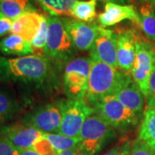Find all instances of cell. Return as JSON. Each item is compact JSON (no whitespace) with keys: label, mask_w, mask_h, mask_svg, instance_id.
<instances>
[{"label":"cell","mask_w":155,"mask_h":155,"mask_svg":"<svg viewBox=\"0 0 155 155\" xmlns=\"http://www.w3.org/2000/svg\"><path fill=\"white\" fill-rule=\"evenodd\" d=\"M131 77V73L119 71L118 68L108 64L91 60L88 88L84 99L91 106L107 96L116 94Z\"/></svg>","instance_id":"6da1fadb"},{"label":"cell","mask_w":155,"mask_h":155,"mask_svg":"<svg viewBox=\"0 0 155 155\" xmlns=\"http://www.w3.org/2000/svg\"><path fill=\"white\" fill-rule=\"evenodd\" d=\"M50 67L43 56H21L17 58H0V77L22 81L41 82L48 77Z\"/></svg>","instance_id":"7a4b0ae2"},{"label":"cell","mask_w":155,"mask_h":155,"mask_svg":"<svg viewBox=\"0 0 155 155\" xmlns=\"http://www.w3.org/2000/svg\"><path fill=\"white\" fill-rule=\"evenodd\" d=\"M114 135V128L97 114L86 119L79 134L82 155H95Z\"/></svg>","instance_id":"3957f363"},{"label":"cell","mask_w":155,"mask_h":155,"mask_svg":"<svg viewBox=\"0 0 155 155\" xmlns=\"http://www.w3.org/2000/svg\"><path fill=\"white\" fill-rule=\"evenodd\" d=\"M91 107L95 110L96 114L116 129H127L134 127L140 118L136 113L123 105L115 94L100 99Z\"/></svg>","instance_id":"277c9868"},{"label":"cell","mask_w":155,"mask_h":155,"mask_svg":"<svg viewBox=\"0 0 155 155\" xmlns=\"http://www.w3.org/2000/svg\"><path fill=\"white\" fill-rule=\"evenodd\" d=\"M95 110L85 99L62 101V119L58 134L73 138H79L84 123Z\"/></svg>","instance_id":"5b68a950"},{"label":"cell","mask_w":155,"mask_h":155,"mask_svg":"<svg viewBox=\"0 0 155 155\" xmlns=\"http://www.w3.org/2000/svg\"><path fill=\"white\" fill-rule=\"evenodd\" d=\"M91 67V59L78 58L70 61L64 72L65 92L71 99H84Z\"/></svg>","instance_id":"8992f818"},{"label":"cell","mask_w":155,"mask_h":155,"mask_svg":"<svg viewBox=\"0 0 155 155\" xmlns=\"http://www.w3.org/2000/svg\"><path fill=\"white\" fill-rule=\"evenodd\" d=\"M155 59V48L144 41L136 39V54L131 75L145 97L148 94L149 78Z\"/></svg>","instance_id":"52a82bcc"},{"label":"cell","mask_w":155,"mask_h":155,"mask_svg":"<svg viewBox=\"0 0 155 155\" xmlns=\"http://www.w3.org/2000/svg\"><path fill=\"white\" fill-rule=\"evenodd\" d=\"M72 45L63 21L59 17H48L44 54L53 59H62L71 53Z\"/></svg>","instance_id":"ba28073f"},{"label":"cell","mask_w":155,"mask_h":155,"mask_svg":"<svg viewBox=\"0 0 155 155\" xmlns=\"http://www.w3.org/2000/svg\"><path fill=\"white\" fill-rule=\"evenodd\" d=\"M91 57L92 61L119 68L117 64V34L100 26L98 35L91 48Z\"/></svg>","instance_id":"9c48e42d"},{"label":"cell","mask_w":155,"mask_h":155,"mask_svg":"<svg viewBox=\"0 0 155 155\" xmlns=\"http://www.w3.org/2000/svg\"><path fill=\"white\" fill-rule=\"evenodd\" d=\"M74 47L80 51L91 50L99 33V27L74 20L63 21Z\"/></svg>","instance_id":"30bf717a"},{"label":"cell","mask_w":155,"mask_h":155,"mask_svg":"<svg viewBox=\"0 0 155 155\" xmlns=\"http://www.w3.org/2000/svg\"><path fill=\"white\" fill-rule=\"evenodd\" d=\"M62 119V101L43 106L30 118V124L44 134H58Z\"/></svg>","instance_id":"8fae6325"},{"label":"cell","mask_w":155,"mask_h":155,"mask_svg":"<svg viewBox=\"0 0 155 155\" xmlns=\"http://www.w3.org/2000/svg\"><path fill=\"white\" fill-rule=\"evenodd\" d=\"M137 35L132 30L117 34V64L121 71L131 73L136 54Z\"/></svg>","instance_id":"7c38bea8"},{"label":"cell","mask_w":155,"mask_h":155,"mask_svg":"<svg viewBox=\"0 0 155 155\" xmlns=\"http://www.w3.org/2000/svg\"><path fill=\"white\" fill-rule=\"evenodd\" d=\"M5 138H7L18 150L33 148L34 145L45 134L35 127L30 123L28 125H15L6 128Z\"/></svg>","instance_id":"4fadbf2b"},{"label":"cell","mask_w":155,"mask_h":155,"mask_svg":"<svg viewBox=\"0 0 155 155\" xmlns=\"http://www.w3.org/2000/svg\"><path fill=\"white\" fill-rule=\"evenodd\" d=\"M124 20L135 22L138 20V11L129 5L106 3L104 11L98 15V21L103 28L113 26Z\"/></svg>","instance_id":"5bb4252c"},{"label":"cell","mask_w":155,"mask_h":155,"mask_svg":"<svg viewBox=\"0 0 155 155\" xmlns=\"http://www.w3.org/2000/svg\"><path fill=\"white\" fill-rule=\"evenodd\" d=\"M45 17L35 11H29L17 17L12 22L11 34L21 36L28 42H32L38 33Z\"/></svg>","instance_id":"9a60e30c"},{"label":"cell","mask_w":155,"mask_h":155,"mask_svg":"<svg viewBox=\"0 0 155 155\" xmlns=\"http://www.w3.org/2000/svg\"><path fill=\"white\" fill-rule=\"evenodd\" d=\"M116 97L128 110L141 116L144 110V94L131 77L118 90Z\"/></svg>","instance_id":"2e32d148"},{"label":"cell","mask_w":155,"mask_h":155,"mask_svg":"<svg viewBox=\"0 0 155 155\" xmlns=\"http://www.w3.org/2000/svg\"><path fill=\"white\" fill-rule=\"evenodd\" d=\"M139 139L155 153V103L147 102L143 114Z\"/></svg>","instance_id":"e0dca14e"},{"label":"cell","mask_w":155,"mask_h":155,"mask_svg":"<svg viewBox=\"0 0 155 155\" xmlns=\"http://www.w3.org/2000/svg\"><path fill=\"white\" fill-rule=\"evenodd\" d=\"M0 50L6 54L26 56L33 54L31 43L14 34L6 36L0 41Z\"/></svg>","instance_id":"ac0fdd59"},{"label":"cell","mask_w":155,"mask_h":155,"mask_svg":"<svg viewBox=\"0 0 155 155\" xmlns=\"http://www.w3.org/2000/svg\"><path fill=\"white\" fill-rule=\"evenodd\" d=\"M136 24L147 38L155 41V9L153 6L144 4L140 7Z\"/></svg>","instance_id":"d6986e66"},{"label":"cell","mask_w":155,"mask_h":155,"mask_svg":"<svg viewBox=\"0 0 155 155\" xmlns=\"http://www.w3.org/2000/svg\"><path fill=\"white\" fill-rule=\"evenodd\" d=\"M29 11L28 0H0V12L12 21Z\"/></svg>","instance_id":"ffe728a7"},{"label":"cell","mask_w":155,"mask_h":155,"mask_svg":"<svg viewBox=\"0 0 155 155\" xmlns=\"http://www.w3.org/2000/svg\"><path fill=\"white\" fill-rule=\"evenodd\" d=\"M97 0H78L72 7L71 16L83 22H91L97 16Z\"/></svg>","instance_id":"44dd1931"},{"label":"cell","mask_w":155,"mask_h":155,"mask_svg":"<svg viewBox=\"0 0 155 155\" xmlns=\"http://www.w3.org/2000/svg\"><path fill=\"white\" fill-rule=\"evenodd\" d=\"M48 12L53 16H71V11L78 0H38Z\"/></svg>","instance_id":"7402d4cb"},{"label":"cell","mask_w":155,"mask_h":155,"mask_svg":"<svg viewBox=\"0 0 155 155\" xmlns=\"http://www.w3.org/2000/svg\"><path fill=\"white\" fill-rule=\"evenodd\" d=\"M44 137L49 141L59 153L66 150L71 149L80 143L79 138L69 137L60 134H45Z\"/></svg>","instance_id":"603a6c76"},{"label":"cell","mask_w":155,"mask_h":155,"mask_svg":"<svg viewBox=\"0 0 155 155\" xmlns=\"http://www.w3.org/2000/svg\"><path fill=\"white\" fill-rule=\"evenodd\" d=\"M47 36H48V19L45 18L41 24L38 33L31 42L33 54L35 55L42 56V54L45 53Z\"/></svg>","instance_id":"cb8c5ba5"},{"label":"cell","mask_w":155,"mask_h":155,"mask_svg":"<svg viewBox=\"0 0 155 155\" xmlns=\"http://www.w3.org/2000/svg\"><path fill=\"white\" fill-rule=\"evenodd\" d=\"M16 112L14 101L7 95L0 92V119L7 118Z\"/></svg>","instance_id":"d4e9b609"},{"label":"cell","mask_w":155,"mask_h":155,"mask_svg":"<svg viewBox=\"0 0 155 155\" xmlns=\"http://www.w3.org/2000/svg\"><path fill=\"white\" fill-rule=\"evenodd\" d=\"M33 149H35L41 155H59L60 153L54 149L49 141L45 138L44 135L34 145Z\"/></svg>","instance_id":"484cf974"},{"label":"cell","mask_w":155,"mask_h":155,"mask_svg":"<svg viewBox=\"0 0 155 155\" xmlns=\"http://www.w3.org/2000/svg\"><path fill=\"white\" fill-rule=\"evenodd\" d=\"M129 155H155V153L140 139H137L131 146Z\"/></svg>","instance_id":"4316f807"},{"label":"cell","mask_w":155,"mask_h":155,"mask_svg":"<svg viewBox=\"0 0 155 155\" xmlns=\"http://www.w3.org/2000/svg\"><path fill=\"white\" fill-rule=\"evenodd\" d=\"M0 155H19V150L7 138L0 139Z\"/></svg>","instance_id":"83f0119b"},{"label":"cell","mask_w":155,"mask_h":155,"mask_svg":"<svg viewBox=\"0 0 155 155\" xmlns=\"http://www.w3.org/2000/svg\"><path fill=\"white\" fill-rule=\"evenodd\" d=\"M130 148L131 144L129 141H127L122 145H117L103 155H129Z\"/></svg>","instance_id":"f1b7e54d"},{"label":"cell","mask_w":155,"mask_h":155,"mask_svg":"<svg viewBox=\"0 0 155 155\" xmlns=\"http://www.w3.org/2000/svg\"><path fill=\"white\" fill-rule=\"evenodd\" d=\"M13 21L6 17L4 14L0 12V37L9 32H11Z\"/></svg>","instance_id":"f546056e"},{"label":"cell","mask_w":155,"mask_h":155,"mask_svg":"<svg viewBox=\"0 0 155 155\" xmlns=\"http://www.w3.org/2000/svg\"><path fill=\"white\" fill-rule=\"evenodd\" d=\"M147 102L155 103V59L153 62V67L151 72L149 78V87H148V94L147 96Z\"/></svg>","instance_id":"4dcf8cb0"},{"label":"cell","mask_w":155,"mask_h":155,"mask_svg":"<svg viewBox=\"0 0 155 155\" xmlns=\"http://www.w3.org/2000/svg\"><path fill=\"white\" fill-rule=\"evenodd\" d=\"M78 145L76 146V147H72L71 149H68L64 151V152H61L59 155H82V153L80 151V148H79V146Z\"/></svg>","instance_id":"1f68e13d"},{"label":"cell","mask_w":155,"mask_h":155,"mask_svg":"<svg viewBox=\"0 0 155 155\" xmlns=\"http://www.w3.org/2000/svg\"><path fill=\"white\" fill-rule=\"evenodd\" d=\"M19 155H41L33 148L25 150H19Z\"/></svg>","instance_id":"d6a6232c"},{"label":"cell","mask_w":155,"mask_h":155,"mask_svg":"<svg viewBox=\"0 0 155 155\" xmlns=\"http://www.w3.org/2000/svg\"><path fill=\"white\" fill-rule=\"evenodd\" d=\"M101 2H107V3H116L119 5H125L126 0H98Z\"/></svg>","instance_id":"836d02e7"},{"label":"cell","mask_w":155,"mask_h":155,"mask_svg":"<svg viewBox=\"0 0 155 155\" xmlns=\"http://www.w3.org/2000/svg\"><path fill=\"white\" fill-rule=\"evenodd\" d=\"M140 1H141L144 4H147V5H149L153 6L155 9V0H140Z\"/></svg>","instance_id":"e575fe53"}]
</instances>
